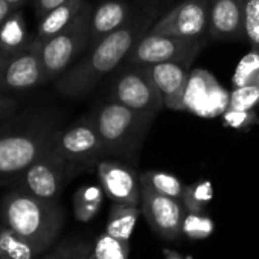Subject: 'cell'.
Listing matches in <instances>:
<instances>
[{"label": "cell", "instance_id": "cell-1", "mask_svg": "<svg viewBox=\"0 0 259 259\" xmlns=\"http://www.w3.org/2000/svg\"><path fill=\"white\" fill-rule=\"evenodd\" d=\"M159 13V0H145L122 28L102 38L57 79V90L69 98L90 93L104 76L125 61L139 40L150 32Z\"/></svg>", "mask_w": 259, "mask_h": 259}, {"label": "cell", "instance_id": "cell-2", "mask_svg": "<svg viewBox=\"0 0 259 259\" xmlns=\"http://www.w3.org/2000/svg\"><path fill=\"white\" fill-rule=\"evenodd\" d=\"M90 116L98 128L105 148V157H114L130 165H138L154 116L138 113L116 101L104 99Z\"/></svg>", "mask_w": 259, "mask_h": 259}, {"label": "cell", "instance_id": "cell-3", "mask_svg": "<svg viewBox=\"0 0 259 259\" xmlns=\"http://www.w3.org/2000/svg\"><path fill=\"white\" fill-rule=\"evenodd\" d=\"M2 215L5 224L40 254L55 242L64 224V212L57 201L38 198L17 188L4 197Z\"/></svg>", "mask_w": 259, "mask_h": 259}, {"label": "cell", "instance_id": "cell-4", "mask_svg": "<svg viewBox=\"0 0 259 259\" xmlns=\"http://www.w3.org/2000/svg\"><path fill=\"white\" fill-rule=\"evenodd\" d=\"M55 132L54 123L45 120L0 136V185L16 183L51 148Z\"/></svg>", "mask_w": 259, "mask_h": 259}, {"label": "cell", "instance_id": "cell-5", "mask_svg": "<svg viewBox=\"0 0 259 259\" xmlns=\"http://www.w3.org/2000/svg\"><path fill=\"white\" fill-rule=\"evenodd\" d=\"M52 150L70 165L75 176L96 168L102 159H107L102 139L90 113L73 125L57 130L52 138Z\"/></svg>", "mask_w": 259, "mask_h": 259}, {"label": "cell", "instance_id": "cell-6", "mask_svg": "<svg viewBox=\"0 0 259 259\" xmlns=\"http://www.w3.org/2000/svg\"><path fill=\"white\" fill-rule=\"evenodd\" d=\"M93 7L85 4L75 20L55 37L41 45V61L46 81L58 79L89 48V26Z\"/></svg>", "mask_w": 259, "mask_h": 259}, {"label": "cell", "instance_id": "cell-7", "mask_svg": "<svg viewBox=\"0 0 259 259\" xmlns=\"http://www.w3.org/2000/svg\"><path fill=\"white\" fill-rule=\"evenodd\" d=\"M108 99L154 117L165 107L159 89L144 66L122 64L108 85Z\"/></svg>", "mask_w": 259, "mask_h": 259}, {"label": "cell", "instance_id": "cell-8", "mask_svg": "<svg viewBox=\"0 0 259 259\" xmlns=\"http://www.w3.org/2000/svg\"><path fill=\"white\" fill-rule=\"evenodd\" d=\"M76 177L70 165L51 148L40 156L17 180L16 188L43 200L57 201L64 186Z\"/></svg>", "mask_w": 259, "mask_h": 259}, {"label": "cell", "instance_id": "cell-9", "mask_svg": "<svg viewBox=\"0 0 259 259\" xmlns=\"http://www.w3.org/2000/svg\"><path fill=\"white\" fill-rule=\"evenodd\" d=\"M212 38H182L172 35L145 34L128 54L123 64L126 66H153L197 55L210 43Z\"/></svg>", "mask_w": 259, "mask_h": 259}, {"label": "cell", "instance_id": "cell-10", "mask_svg": "<svg viewBox=\"0 0 259 259\" xmlns=\"http://www.w3.org/2000/svg\"><path fill=\"white\" fill-rule=\"evenodd\" d=\"M209 5L210 0H183L165 17L156 22L150 32L182 38H210Z\"/></svg>", "mask_w": 259, "mask_h": 259}, {"label": "cell", "instance_id": "cell-11", "mask_svg": "<svg viewBox=\"0 0 259 259\" xmlns=\"http://www.w3.org/2000/svg\"><path fill=\"white\" fill-rule=\"evenodd\" d=\"M141 209L150 227L165 241L177 242L183 236L182 223L185 217V206L180 200L160 195L151 189L141 186Z\"/></svg>", "mask_w": 259, "mask_h": 259}, {"label": "cell", "instance_id": "cell-12", "mask_svg": "<svg viewBox=\"0 0 259 259\" xmlns=\"http://www.w3.org/2000/svg\"><path fill=\"white\" fill-rule=\"evenodd\" d=\"M101 188L111 203L141 206V180L135 166L126 162L102 159L96 165Z\"/></svg>", "mask_w": 259, "mask_h": 259}, {"label": "cell", "instance_id": "cell-13", "mask_svg": "<svg viewBox=\"0 0 259 259\" xmlns=\"http://www.w3.org/2000/svg\"><path fill=\"white\" fill-rule=\"evenodd\" d=\"M41 41L34 38L17 55L4 63L0 69V87L28 90L46 81L41 61Z\"/></svg>", "mask_w": 259, "mask_h": 259}, {"label": "cell", "instance_id": "cell-14", "mask_svg": "<svg viewBox=\"0 0 259 259\" xmlns=\"http://www.w3.org/2000/svg\"><path fill=\"white\" fill-rule=\"evenodd\" d=\"M195 58L176 60L168 63H159L147 67L156 87L159 89L165 107L182 111L185 110V96L189 84V67Z\"/></svg>", "mask_w": 259, "mask_h": 259}, {"label": "cell", "instance_id": "cell-15", "mask_svg": "<svg viewBox=\"0 0 259 259\" xmlns=\"http://www.w3.org/2000/svg\"><path fill=\"white\" fill-rule=\"evenodd\" d=\"M209 35L218 41H245L244 0H210Z\"/></svg>", "mask_w": 259, "mask_h": 259}, {"label": "cell", "instance_id": "cell-16", "mask_svg": "<svg viewBox=\"0 0 259 259\" xmlns=\"http://www.w3.org/2000/svg\"><path fill=\"white\" fill-rule=\"evenodd\" d=\"M135 14L133 7L125 0H105L93 8L89 26V48L90 51L102 38L122 28Z\"/></svg>", "mask_w": 259, "mask_h": 259}, {"label": "cell", "instance_id": "cell-17", "mask_svg": "<svg viewBox=\"0 0 259 259\" xmlns=\"http://www.w3.org/2000/svg\"><path fill=\"white\" fill-rule=\"evenodd\" d=\"M85 4V0H67L66 4L49 11L46 16L40 19L35 38L45 43L46 40L60 34L75 20V17L79 14Z\"/></svg>", "mask_w": 259, "mask_h": 259}, {"label": "cell", "instance_id": "cell-18", "mask_svg": "<svg viewBox=\"0 0 259 259\" xmlns=\"http://www.w3.org/2000/svg\"><path fill=\"white\" fill-rule=\"evenodd\" d=\"M31 40L28 38L26 22L22 11H13L0 25V51L4 60L8 61L14 55L20 54Z\"/></svg>", "mask_w": 259, "mask_h": 259}, {"label": "cell", "instance_id": "cell-19", "mask_svg": "<svg viewBox=\"0 0 259 259\" xmlns=\"http://www.w3.org/2000/svg\"><path fill=\"white\" fill-rule=\"evenodd\" d=\"M142 215L141 206H126L113 203L108 212V220L105 226V232L120 241L130 242L133 230Z\"/></svg>", "mask_w": 259, "mask_h": 259}, {"label": "cell", "instance_id": "cell-20", "mask_svg": "<svg viewBox=\"0 0 259 259\" xmlns=\"http://www.w3.org/2000/svg\"><path fill=\"white\" fill-rule=\"evenodd\" d=\"M104 189L95 185H85L78 188L73 195V213L78 221L89 223L93 220L102 207Z\"/></svg>", "mask_w": 259, "mask_h": 259}, {"label": "cell", "instance_id": "cell-21", "mask_svg": "<svg viewBox=\"0 0 259 259\" xmlns=\"http://www.w3.org/2000/svg\"><path fill=\"white\" fill-rule=\"evenodd\" d=\"M139 180L141 186H145L156 194L166 195L180 201L183 198L186 188L174 174L165 171H144L139 174Z\"/></svg>", "mask_w": 259, "mask_h": 259}, {"label": "cell", "instance_id": "cell-22", "mask_svg": "<svg viewBox=\"0 0 259 259\" xmlns=\"http://www.w3.org/2000/svg\"><path fill=\"white\" fill-rule=\"evenodd\" d=\"M40 253L34 245L16 235L7 224L0 227V257L2 259H35Z\"/></svg>", "mask_w": 259, "mask_h": 259}, {"label": "cell", "instance_id": "cell-23", "mask_svg": "<svg viewBox=\"0 0 259 259\" xmlns=\"http://www.w3.org/2000/svg\"><path fill=\"white\" fill-rule=\"evenodd\" d=\"M213 198V186L209 180H198L185 188L182 203L188 212L203 213Z\"/></svg>", "mask_w": 259, "mask_h": 259}, {"label": "cell", "instance_id": "cell-24", "mask_svg": "<svg viewBox=\"0 0 259 259\" xmlns=\"http://www.w3.org/2000/svg\"><path fill=\"white\" fill-rule=\"evenodd\" d=\"M130 242L120 241L107 232L101 233L92 248V259H128Z\"/></svg>", "mask_w": 259, "mask_h": 259}, {"label": "cell", "instance_id": "cell-25", "mask_svg": "<svg viewBox=\"0 0 259 259\" xmlns=\"http://www.w3.org/2000/svg\"><path fill=\"white\" fill-rule=\"evenodd\" d=\"M215 224L206 212L197 213V212H185L183 223H182V233L191 241H200L206 239L213 233Z\"/></svg>", "mask_w": 259, "mask_h": 259}, {"label": "cell", "instance_id": "cell-26", "mask_svg": "<svg viewBox=\"0 0 259 259\" xmlns=\"http://www.w3.org/2000/svg\"><path fill=\"white\" fill-rule=\"evenodd\" d=\"M259 105V81L235 87L229 96V110H254Z\"/></svg>", "mask_w": 259, "mask_h": 259}, {"label": "cell", "instance_id": "cell-27", "mask_svg": "<svg viewBox=\"0 0 259 259\" xmlns=\"http://www.w3.org/2000/svg\"><path fill=\"white\" fill-rule=\"evenodd\" d=\"M244 37L251 51L259 54V0H244Z\"/></svg>", "mask_w": 259, "mask_h": 259}, {"label": "cell", "instance_id": "cell-28", "mask_svg": "<svg viewBox=\"0 0 259 259\" xmlns=\"http://www.w3.org/2000/svg\"><path fill=\"white\" fill-rule=\"evenodd\" d=\"M253 81H259V54L251 51L238 64L235 75L232 78V84L233 87H239L244 84H250Z\"/></svg>", "mask_w": 259, "mask_h": 259}, {"label": "cell", "instance_id": "cell-29", "mask_svg": "<svg viewBox=\"0 0 259 259\" xmlns=\"http://www.w3.org/2000/svg\"><path fill=\"white\" fill-rule=\"evenodd\" d=\"M223 125L245 132L254 125H259V116L254 110H229L226 108L223 114Z\"/></svg>", "mask_w": 259, "mask_h": 259}, {"label": "cell", "instance_id": "cell-30", "mask_svg": "<svg viewBox=\"0 0 259 259\" xmlns=\"http://www.w3.org/2000/svg\"><path fill=\"white\" fill-rule=\"evenodd\" d=\"M92 248L87 242L78 241L72 244H63L57 251V259H89Z\"/></svg>", "mask_w": 259, "mask_h": 259}, {"label": "cell", "instance_id": "cell-31", "mask_svg": "<svg viewBox=\"0 0 259 259\" xmlns=\"http://www.w3.org/2000/svg\"><path fill=\"white\" fill-rule=\"evenodd\" d=\"M66 2H67V0H34V7H35L37 17L41 19L49 11L55 10L57 7H60V5H63Z\"/></svg>", "mask_w": 259, "mask_h": 259}, {"label": "cell", "instance_id": "cell-32", "mask_svg": "<svg viewBox=\"0 0 259 259\" xmlns=\"http://www.w3.org/2000/svg\"><path fill=\"white\" fill-rule=\"evenodd\" d=\"M17 107V102L14 99H10V98H2L0 96V116L4 114H10L16 110Z\"/></svg>", "mask_w": 259, "mask_h": 259}, {"label": "cell", "instance_id": "cell-33", "mask_svg": "<svg viewBox=\"0 0 259 259\" xmlns=\"http://www.w3.org/2000/svg\"><path fill=\"white\" fill-rule=\"evenodd\" d=\"M14 11V7H11L5 0H0V25L4 23V20Z\"/></svg>", "mask_w": 259, "mask_h": 259}, {"label": "cell", "instance_id": "cell-34", "mask_svg": "<svg viewBox=\"0 0 259 259\" xmlns=\"http://www.w3.org/2000/svg\"><path fill=\"white\" fill-rule=\"evenodd\" d=\"M165 259H185L179 251H174V250H166L165 253Z\"/></svg>", "mask_w": 259, "mask_h": 259}, {"label": "cell", "instance_id": "cell-35", "mask_svg": "<svg viewBox=\"0 0 259 259\" xmlns=\"http://www.w3.org/2000/svg\"><path fill=\"white\" fill-rule=\"evenodd\" d=\"M5 2H8L11 7H14V8H16V7H19L20 4H23L25 0H5Z\"/></svg>", "mask_w": 259, "mask_h": 259}, {"label": "cell", "instance_id": "cell-36", "mask_svg": "<svg viewBox=\"0 0 259 259\" xmlns=\"http://www.w3.org/2000/svg\"><path fill=\"white\" fill-rule=\"evenodd\" d=\"M35 259H57V254H55V251H54L52 254H48V256H45V257H35Z\"/></svg>", "mask_w": 259, "mask_h": 259}, {"label": "cell", "instance_id": "cell-37", "mask_svg": "<svg viewBox=\"0 0 259 259\" xmlns=\"http://www.w3.org/2000/svg\"><path fill=\"white\" fill-rule=\"evenodd\" d=\"M4 63H5V60H4V55H2V51H0V69H2V66H4Z\"/></svg>", "mask_w": 259, "mask_h": 259}, {"label": "cell", "instance_id": "cell-38", "mask_svg": "<svg viewBox=\"0 0 259 259\" xmlns=\"http://www.w3.org/2000/svg\"><path fill=\"white\" fill-rule=\"evenodd\" d=\"M89 259H92V257H90V256H89Z\"/></svg>", "mask_w": 259, "mask_h": 259}, {"label": "cell", "instance_id": "cell-39", "mask_svg": "<svg viewBox=\"0 0 259 259\" xmlns=\"http://www.w3.org/2000/svg\"><path fill=\"white\" fill-rule=\"evenodd\" d=\"M0 259H2V257H0Z\"/></svg>", "mask_w": 259, "mask_h": 259}]
</instances>
